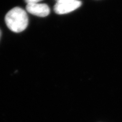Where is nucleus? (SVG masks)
<instances>
[{"label":"nucleus","instance_id":"obj_1","mask_svg":"<svg viewBox=\"0 0 122 122\" xmlns=\"http://www.w3.org/2000/svg\"><path fill=\"white\" fill-rule=\"evenodd\" d=\"M5 20L7 27L15 33L24 31L28 26L29 23L26 12L18 7L13 8L7 12Z\"/></svg>","mask_w":122,"mask_h":122},{"label":"nucleus","instance_id":"obj_2","mask_svg":"<svg viewBox=\"0 0 122 122\" xmlns=\"http://www.w3.org/2000/svg\"><path fill=\"white\" fill-rule=\"evenodd\" d=\"M81 5L78 0H60L55 5L54 11L58 14H64L77 9Z\"/></svg>","mask_w":122,"mask_h":122},{"label":"nucleus","instance_id":"obj_3","mask_svg":"<svg viewBox=\"0 0 122 122\" xmlns=\"http://www.w3.org/2000/svg\"><path fill=\"white\" fill-rule=\"evenodd\" d=\"M26 10L33 15L39 17H45L50 13V8L45 4H28L26 6Z\"/></svg>","mask_w":122,"mask_h":122},{"label":"nucleus","instance_id":"obj_4","mask_svg":"<svg viewBox=\"0 0 122 122\" xmlns=\"http://www.w3.org/2000/svg\"><path fill=\"white\" fill-rule=\"evenodd\" d=\"M25 2L28 4H34V3H39L42 0H25Z\"/></svg>","mask_w":122,"mask_h":122},{"label":"nucleus","instance_id":"obj_5","mask_svg":"<svg viewBox=\"0 0 122 122\" xmlns=\"http://www.w3.org/2000/svg\"><path fill=\"white\" fill-rule=\"evenodd\" d=\"M1 31L0 30V38H1Z\"/></svg>","mask_w":122,"mask_h":122},{"label":"nucleus","instance_id":"obj_6","mask_svg":"<svg viewBox=\"0 0 122 122\" xmlns=\"http://www.w3.org/2000/svg\"><path fill=\"white\" fill-rule=\"evenodd\" d=\"M60 1V0H56V1Z\"/></svg>","mask_w":122,"mask_h":122}]
</instances>
